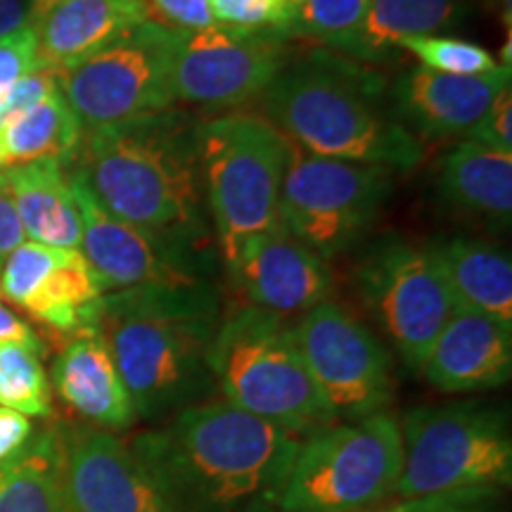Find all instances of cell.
<instances>
[{"label": "cell", "mask_w": 512, "mask_h": 512, "mask_svg": "<svg viewBox=\"0 0 512 512\" xmlns=\"http://www.w3.org/2000/svg\"><path fill=\"white\" fill-rule=\"evenodd\" d=\"M302 439L226 399L183 408L128 441L174 512H271Z\"/></svg>", "instance_id": "6da1fadb"}, {"label": "cell", "mask_w": 512, "mask_h": 512, "mask_svg": "<svg viewBox=\"0 0 512 512\" xmlns=\"http://www.w3.org/2000/svg\"><path fill=\"white\" fill-rule=\"evenodd\" d=\"M221 316L214 283L138 285L102 297L95 328L136 418L157 420L211 399V344Z\"/></svg>", "instance_id": "7a4b0ae2"}, {"label": "cell", "mask_w": 512, "mask_h": 512, "mask_svg": "<svg viewBox=\"0 0 512 512\" xmlns=\"http://www.w3.org/2000/svg\"><path fill=\"white\" fill-rule=\"evenodd\" d=\"M259 102L261 117L309 155L394 174L422 162V145L394 117L384 76L335 50L292 53Z\"/></svg>", "instance_id": "3957f363"}, {"label": "cell", "mask_w": 512, "mask_h": 512, "mask_svg": "<svg viewBox=\"0 0 512 512\" xmlns=\"http://www.w3.org/2000/svg\"><path fill=\"white\" fill-rule=\"evenodd\" d=\"M200 119L169 107L83 133L72 166L121 221L214 242L197 155Z\"/></svg>", "instance_id": "277c9868"}, {"label": "cell", "mask_w": 512, "mask_h": 512, "mask_svg": "<svg viewBox=\"0 0 512 512\" xmlns=\"http://www.w3.org/2000/svg\"><path fill=\"white\" fill-rule=\"evenodd\" d=\"M211 375L223 399L280 430L309 434L335 425L320 399L287 318L256 306L221 316L211 344Z\"/></svg>", "instance_id": "5b68a950"}, {"label": "cell", "mask_w": 512, "mask_h": 512, "mask_svg": "<svg viewBox=\"0 0 512 512\" xmlns=\"http://www.w3.org/2000/svg\"><path fill=\"white\" fill-rule=\"evenodd\" d=\"M200 181L221 259L278 223L290 143L261 114L228 112L197 128Z\"/></svg>", "instance_id": "8992f818"}, {"label": "cell", "mask_w": 512, "mask_h": 512, "mask_svg": "<svg viewBox=\"0 0 512 512\" xmlns=\"http://www.w3.org/2000/svg\"><path fill=\"white\" fill-rule=\"evenodd\" d=\"M399 425L403 463L394 494L403 501L510 484L512 437L496 408L477 401L418 406Z\"/></svg>", "instance_id": "52a82bcc"}, {"label": "cell", "mask_w": 512, "mask_h": 512, "mask_svg": "<svg viewBox=\"0 0 512 512\" xmlns=\"http://www.w3.org/2000/svg\"><path fill=\"white\" fill-rule=\"evenodd\" d=\"M401 425L394 415L335 422L299 446L278 508L283 512H363L396 491Z\"/></svg>", "instance_id": "ba28073f"}, {"label": "cell", "mask_w": 512, "mask_h": 512, "mask_svg": "<svg viewBox=\"0 0 512 512\" xmlns=\"http://www.w3.org/2000/svg\"><path fill=\"white\" fill-rule=\"evenodd\" d=\"M392 190V169L309 155L290 143L278 221L330 261L363 240Z\"/></svg>", "instance_id": "9c48e42d"}, {"label": "cell", "mask_w": 512, "mask_h": 512, "mask_svg": "<svg viewBox=\"0 0 512 512\" xmlns=\"http://www.w3.org/2000/svg\"><path fill=\"white\" fill-rule=\"evenodd\" d=\"M181 36L183 31L147 19L60 72V91L83 133L174 107Z\"/></svg>", "instance_id": "30bf717a"}, {"label": "cell", "mask_w": 512, "mask_h": 512, "mask_svg": "<svg viewBox=\"0 0 512 512\" xmlns=\"http://www.w3.org/2000/svg\"><path fill=\"white\" fill-rule=\"evenodd\" d=\"M69 181L81 219L79 252L100 278L105 292L138 285L211 283L209 275L219 259L214 242L117 219L100 207L72 164Z\"/></svg>", "instance_id": "8fae6325"}, {"label": "cell", "mask_w": 512, "mask_h": 512, "mask_svg": "<svg viewBox=\"0 0 512 512\" xmlns=\"http://www.w3.org/2000/svg\"><path fill=\"white\" fill-rule=\"evenodd\" d=\"M363 304L413 370L422 368L434 339L458 309L425 245L384 238L356 271Z\"/></svg>", "instance_id": "7c38bea8"}, {"label": "cell", "mask_w": 512, "mask_h": 512, "mask_svg": "<svg viewBox=\"0 0 512 512\" xmlns=\"http://www.w3.org/2000/svg\"><path fill=\"white\" fill-rule=\"evenodd\" d=\"M297 347L332 418L351 422L392 401V358L377 335L342 304L313 306L292 325Z\"/></svg>", "instance_id": "4fadbf2b"}, {"label": "cell", "mask_w": 512, "mask_h": 512, "mask_svg": "<svg viewBox=\"0 0 512 512\" xmlns=\"http://www.w3.org/2000/svg\"><path fill=\"white\" fill-rule=\"evenodd\" d=\"M292 41L275 31L214 27L181 36L176 60V102L204 112H242L261 100L285 62Z\"/></svg>", "instance_id": "5bb4252c"}, {"label": "cell", "mask_w": 512, "mask_h": 512, "mask_svg": "<svg viewBox=\"0 0 512 512\" xmlns=\"http://www.w3.org/2000/svg\"><path fill=\"white\" fill-rule=\"evenodd\" d=\"M105 287L79 249L24 240L0 266V299L57 335L95 328Z\"/></svg>", "instance_id": "9a60e30c"}, {"label": "cell", "mask_w": 512, "mask_h": 512, "mask_svg": "<svg viewBox=\"0 0 512 512\" xmlns=\"http://www.w3.org/2000/svg\"><path fill=\"white\" fill-rule=\"evenodd\" d=\"M64 512H174L126 441L93 425H60Z\"/></svg>", "instance_id": "2e32d148"}, {"label": "cell", "mask_w": 512, "mask_h": 512, "mask_svg": "<svg viewBox=\"0 0 512 512\" xmlns=\"http://www.w3.org/2000/svg\"><path fill=\"white\" fill-rule=\"evenodd\" d=\"M223 264L247 306L283 318L302 316L328 302L335 287L328 261L294 238L280 221L238 242Z\"/></svg>", "instance_id": "e0dca14e"}, {"label": "cell", "mask_w": 512, "mask_h": 512, "mask_svg": "<svg viewBox=\"0 0 512 512\" xmlns=\"http://www.w3.org/2000/svg\"><path fill=\"white\" fill-rule=\"evenodd\" d=\"M510 67L489 76H448L413 67L389 88L394 117L411 136L422 140H448L467 136L489 112L494 100L510 88Z\"/></svg>", "instance_id": "ac0fdd59"}, {"label": "cell", "mask_w": 512, "mask_h": 512, "mask_svg": "<svg viewBox=\"0 0 512 512\" xmlns=\"http://www.w3.org/2000/svg\"><path fill=\"white\" fill-rule=\"evenodd\" d=\"M420 373L446 394L501 387L512 373V328L486 313L456 309Z\"/></svg>", "instance_id": "d6986e66"}, {"label": "cell", "mask_w": 512, "mask_h": 512, "mask_svg": "<svg viewBox=\"0 0 512 512\" xmlns=\"http://www.w3.org/2000/svg\"><path fill=\"white\" fill-rule=\"evenodd\" d=\"M152 19L145 0H60L34 19L41 64L57 74Z\"/></svg>", "instance_id": "ffe728a7"}, {"label": "cell", "mask_w": 512, "mask_h": 512, "mask_svg": "<svg viewBox=\"0 0 512 512\" xmlns=\"http://www.w3.org/2000/svg\"><path fill=\"white\" fill-rule=\"evenodd\" d=\"M53 384L60 399L93 427L110 432L136 422L133 403L98 328L67 339L53 363Z\"/></svg>", "instance_id": "44dd1931"}, {"label": "cell", "mask_w": 512, "mask_h": 512, "mask_svg": "<svg viewBox=\"0 0 512 512\" xmlns=\"http://www.w3.org/2000/svg\"><path fill=\"white\" fill-rule=\"evenodd\" d=\"M69 164L60 159L12 164L0 169V195L15 209L24 238L38 245L79 249L81 219Z\"/></svg>", "instance_id": "7402d4cb"}, {"label": "cell", "mask_w": 512, "mask_h": 512, "mask_svg": "<svg viewBox=\"0 0 512 512\" xmlns=\"http://www.w3.org/2000/svg\"><path fill=\"white\" fill-rule=\"evenodd\" d=\"M437 190L448 207L508 228L512 219V155L460 140L441 159Z\"/></svg>", "instance_id": "603a6c76"}, {"label": "cell", "mask_w": 512, "mask_h": 512, "mask_svg": "<svg viewBox=\"0 0 512 512\" xmlns=\"http://www.w3.org/2000/svg\"><path fill=\"white\" fill-rule=\"evenodd\" d=\"M465 12V0H373L361 24L332 50L368 67L389 64L401 55L403 38L458 27Z\"/></svg>", "instance_id": "cb8c5ba5"}, {"label": "cell", "mask_w": 512, "mask_h": 512, "mask_svg": "<svg viewBox=\"0 0 512 512\" xmlns=\"http://www.w3.org/2000/svg\"><path fill=\"white\" fill-rule=\"evenodd\" d=\"M458 309H470L512 328V261L484 240L448 238L425 245Z\"/></svg>", "instance_id": "d4e9b609"}, {"label": "cell", "mask_w": 512, "mask_h": 512, "mask_svg": "<svg viewBox=\"0 0 512 512\" xmlns=\"http://www.w3.org/2000/svg\"><path fill=\"white\" fill-rule=\"evenodd\" d=\"M0 512H64L60 425L0 463Z\"/></svg>", "instance_id": "484cf974"}, {"label": "cell", "mask_w": 512, "mask_h": 512, "mask_svg": "<svg viewBox=\"0 0 512 512\" xmlns=\"http://www.w3.org/2000/svg\"><path fill=\"white\" fill-rule=\"evenodd\" d=\"M81 140L83 128L60 91L0 128V169L38 159L74 162Z\"/></svg>", "instance_id": "4316f807"}, {"label": "cell", "mask_w": 512, "mask_h": 512, "mask_svg": "<svg viewBox=\"0 0 512 512\" xmlns=\"http://www.w3.org/2000/svg\"><path fill=\"white\" fill-rule=\"evenodd\" d=\"M0 408L27 418L53 415V394L38 351L24 344H0Z\"/></svg>", "instance_id": "83f0119b"}, {"label": "cell", "mask_w": 512, "mask_h": 512, "mask_svg": "<svg viewBox=\"0 0 512 512\" xmlns=\"http://www.w3.org/2000/svg\"><path fill=\"white\" fill-rule=\"evenodd\" d=\"M370 3L373 0H299L283 36L332 50L361 24Z\"/></svg>", "instance_id": "f1b7e54d"}, {"label": "cell", "mask_w": 512, "mask_h": 512, "mask_svg": "<svg viewBox=\"0 0 512 512\" xmlns=\"http://www.w3.org/2000/svg\"><path fill=\"white\" fill-rule=\"evenodd\" d=\"M399 53L418 57L420 67L448 76H489L501 69L494 55L479 43L456 36H411L399 41Z\"/></svg>", "instance_id": "f546056e"}, {"label": "cell", "mask_w": 512, "mask_h": 512, "mask_svg": "<svg viewBox=\"0 0 512 512\" xmlns=\"http://www.w3.org/2000/svg\"><path fill=\"white\" fill-rule=\"evenodd\" d=\"M299 0H209L219 27L275 31L283 36Z\"/></svg>", "instance_id": "4dcf8cb0"}, {"label": "cell", "mask_w": 512, "mask_h": 512, "mask_svg": "<svg viewBox=\"0 0 512 512\" xmlns=\"http://www.w3.org/2000/svg\"><path fill=\"white\" fill-rule=\"evenodd\" d=\"M55 93H60V74L41 64L0 93V128L34 110L43 100L53 98Z\"/></svg>", "instance_id": "1f68e13d"}, {"label": "cell", "mask_w": 512, "mask_h": 512, "mask_svg": "<svg viewBox=\"0 0 512 512\" xmlns=\"http://www.w3.org/2000/svg\"><path fill=\"white\" fill-rule=\"evenodd\" d=\"M36 67H41V57L34 24L0 38V93Z\"/></svg>", "instance_id": "d6a6232c"}, {"label": "cell", "mask_w": 512, "mask_h": 512, "mask_svg": "<svg viewBox=\"0 0 512 512\" xmlns=\"http://www.w3.org/2000/svg\"><path fill=\"white\" fill-rule=\"evenodd\" d=\"M145 3L155 22L183 31V34L209 29L216 24L209 0H145Z\"/></svg>", "instance_id": "836d02e7"}, {"label": "cell", "mask_w": 512, "mask_h": 512, "mask_svg": "<svg viewBox=\"0 0 512 512\" xmlns=\"http://www.w3.org/2000/svg\"><path fill=\"white\" fill-rule=\"evenodd\" d=\"M465 138L512 155V88H505L498 95L489 112L477 121V126Z\"/></svg>", "instance_id": "e575fe53"}, {"label": "cell", "mask_w": 512, "mask_h": 512, "mask_svg": "<svg viewBox=\"0 0 512 512\" xmlns=\"http://www.w3.org/2000/svg\"><path fill=\"white\" fill-rule=\"evenodd\" d=\"M491 494L494 491H463V494L408 498V501L384 512H491Z\"/></svg>", "instance_id": "d590c367"}, {"label": "cell", "mask_w": 512, "mask_h": 512, "mask_svg": "<svg viewBox=\"0 0 512 512\" xmlns=\"http://www.w3.org/2000/svg\"><path fill=\"white\" fill-rule=\"evenodd\" d=\"M31 437H34L31 418L8 411V408H0V463L10 460L17 451H22Z\"/></svg>", "instance_id": "8d00e7d4"}, {"label": "cell", "mask_w": 512, "mask_h": 512, "mask_svg": "<svg viewBox=\"0 0 512 512\" xmlns=\"http://www.w3.org/2000/svg\"><path fill=\"white\" fill-rule=\"evenodd\" d=\"M12 342V344H24V347L38 351L43 354L46 347H43L38 332L31 328V325L22 316H17L10 306L0 302V344Z\"/></svg>", "instance_id": "74e56055"}, {"label": "cell", "mask_w": 512, "mask_h": 512, "mask_svg": "<svg viewBox=\"0 0 512 512\" xmlns=\"http://www.w3.org/2000/svg\"><path fill=\"white\" fill-rule=\"evenodd\" d=\"M24 242V230L19 226L15 209L10 207V202L0 195V266L8 259V254L17 245Z\"/></svg>", "instance_id": "f35d334b"}, {"label": "cell", "mask_w": 512, "mask_h": 512, "mask_svg": "<svg viewBox=\"0 0 512 512\" xmlns=\"http://www.w3.org/2000/svg\"><path fill=\"white\" fill-rule=\"evenodd\" d=\"M34 24L29 0H0V38Z\"/></svg>", "instance_id": "ab89813d"}, {"label": "cell", "mask_w": 512, "mask_h": 512, "mask_svg": "<svg viewBox=\"0 0 512 512\" xmlns=\"http://www.w3.org/2000/svg\"><path fill=\"white\" fill-rule=\"evenodd\" d=\"M491 3H494L498 15H501V19L505 22V31L512 34V3L510 0H491Z\"/></svg>", "instance_id": "60d3db41"}, {"label": "cell", "mask_w": 512, "mask_h": 512, "mask_svg": "<svg viewBox=\"0 0 512 512\" xmlns=\"http://www.w3.org/2000/svg\"><path fill=\"white\" fill-rule=\"evenodd\" d=\"M55 3H60V0H29V5H31V15H34V19H36V17H41L43 12H46L48 8H53Z\"/></svg>", "instance_id": "b9f144b4"}]
</instances>
